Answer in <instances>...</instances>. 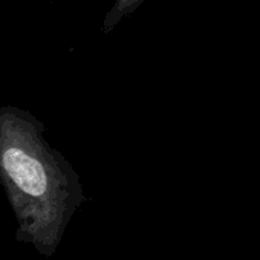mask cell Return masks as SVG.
I'll list each match as a JSON object with an SVG mask.
<instances>
[{"label": "cell", "mask_w": 260, "mask_h": 260, "mask_svg": "<svg viewBox=\"0 0 260 260\" xmlns=\"http://www.w3.org/2000/svg\"><path fill=\"white\" fill-rule=\"evenodd\" d=\"M140 4H141V0H116L115 7L110 10V13L107 14V17L104 20V31L112 29L118 20H121L122 17L132 13Z\"/></svg>", "instance_id": "obj_2"}, {"label": "cell", "mask_w": 260, "mask_h": 260, "mask_svg": "<svg viewBox=\"0 0 260 260\" xmlns=\"http://www.w3.org/2000/svg\"><path fill=\"white\" fill-rule=\"evenodd\" d=\"M45 134V124L29 110L0 107V185L16 216V239L51 257L83 202V190Z\"/></svg>", "instance_id": "obj_1"}]
</instances>
